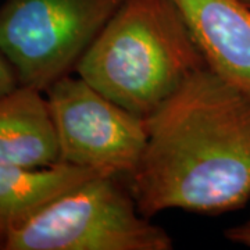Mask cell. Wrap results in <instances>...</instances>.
Returning a JSON list of instances; mask_svg holds the SVG:
<instances>
[{
    "mask_svg": "<svg viewBox=\"0 0 250 250\" xmlns=\"http://www.w3.org/2000/svg\"><path fill=\"white\" fill-rule=\"evenodd\" d=\"M60 163L126 177L141 160L146 120L100 93L80 75H65L46 89Z\"/></svg>",
    "mask_w": 250,
    "mask_h": 250,
    "instance_id": "cell-5",
    "label": "cell"
},
{
    "mask_svg": "<svg viewBox=\"0 0 250 250\" xmlns=\"http://www.w3.org/2000/svg\"><path fill=\"white\" fill-rule=\"evenodd\" d=\"M141 160L125 179L139 211L224 214L250 200V95L208 67L152 116Z\"/></svg>",
    "mask_w": 250,
    "mask_h": 250,
    "instance_id": "cell-1",
    "label": "cell"
},
{
    "mask_svg": "<svg viewBox=\"0 0 250 250\" xmlns=\"http://www.w3.org/2000/svg\"><path fill=\"white\" fill-rule=\"evenodd\" d=\"M1 243H3V239H1V236H0V249H1Z\"/></svg>",
    "mask_w": 250,
    "mask_h": 250,
    "instance_id": "cell-12",
    "label": "cell"
},
{
    "mask_svg": "<svg viewBox=\"0 0 250 250\" xmlns=\"http://www.w3.org/2000/svg\"><path fill=\"white\" fill-rule=\"evenodd\" d=\"M20 82L14 67L11 65L9 59L0 50V96L10 90L16 89Z\"/></svg>",
    "mask_w": 250,
    "mask_h": 250,
    "instance_id": "cell-9",
    "label": "cell"
},
{
    "mask_svg": "<svg viewBox=\"0 0 250 250\" xmlns=\"http://www.w3.org/2000/svg\"><path fill=\"white\" fill-rule=\"evenodd\" d=\"M225 236H227V239H229L231 242L250 248V220L245 224H242V225L232 227V228L227 229Z\"/></svg>",
    "mask_w": 250,
    "mask_h": 250,
    "instance_id": "cell-10",
    "label": "cell"
},
{
    "mask_svg": "<svg viewBox=\"0 0 250 250\" xmlns=\"http://www.w3.org/2000/svg\"><path fill=\"white\" fill-rule=\"evenodd\" d=\"M241 1L245 4V6H248V7L250 9V0H241Z\"/></svg>",
    "mask_w": 250,
    "mask_h": 250,
    "instance_id": "cell-11",
    "label": "cell"
},
{
    "mask_svg": "<svg viewBox=\"0 0 250 250\" xmlns=\"http://www.w3.org/2000/svg\"><path fill=\"white\" fill-rule=\"evenodd\" d=\"M205 67L174 0H125L82 56L75 74L146 120Z\"/></svg>",
    "mask_w": 250,
    "mask_h": 250,
    "instance_id": "cell-2",
    "label": "cell"
},
{
    "mask_svg": "<svg viewBox=\"0 0 250 250\" xmlns=\"http://www.w3.org/2000/svg\"><path fill=\"white\" fill-rule=\"evenodd\" d=\"M207 67L250 95V9L241 0H174Z\"/></svg>",
    "mask_w": 250,
    "mask_h": 250,
    "instance_id": "cell-6",
    "label": "cell"
},
{
    "mask_svg": "<svg viewBox=\"0 0 250 250\" xmlns=\"http://www.w3.org/2000/svg\"><path fill=\"white\" fill-rule=\"evenodd\" d=\"M45 92L18 85L0 96V164L47 167L60 149Z\"/></svg>",
    "mask_w": 250,
    "mask_h": 250,
    "instance_id": "cell-7",
    "label": "cell"
},
{
    "mask_svg": "<svg viewBox=\"0 0 250 250\" xmlns=\"http://www.w3.org/2000/svg\"><path fill=\"white\" fill-rule=\"evenodd\" d=\"M125 0H6L0 50L20 85L46 92L78 62Z\"/></svg>",
    "mask_w": 250,
    "mask_h": 250,
    "instance_id": "cell-4",
    "label": "cell"
},
{
    "mask_svg": "<svg viewBox=\"0 0 250 250\" xmlns=\"http://www.w3.org/2000/svg\"><path fill=\"white\" fill-rule=\"evenodd\" d=\"M124 175L103 174L46 206L4 236L1 250H171L170 233L149 221Z\"/></svg>",
    "mask_w": 250,
    "mask_h": 250,
    "instance_id": "cell-3",
    "label": "cell"
},
{
    "mask_svg": "<svg viewBox=\"0 0 250 250\" xmlns=\"http://www.w3.org/2000/svg\"><path fill=\"white\" fill-rule=\"evenodd\" d=\"M107 171L57 163L47 167H20L0 164V236L89 179ZM3 245V243H1Z\"/></svg>",
    "mask_w": 250,
    "mask_h": 250,
    "instance_id": "cell-8",
    "label": "cell"
}]
</instances>
